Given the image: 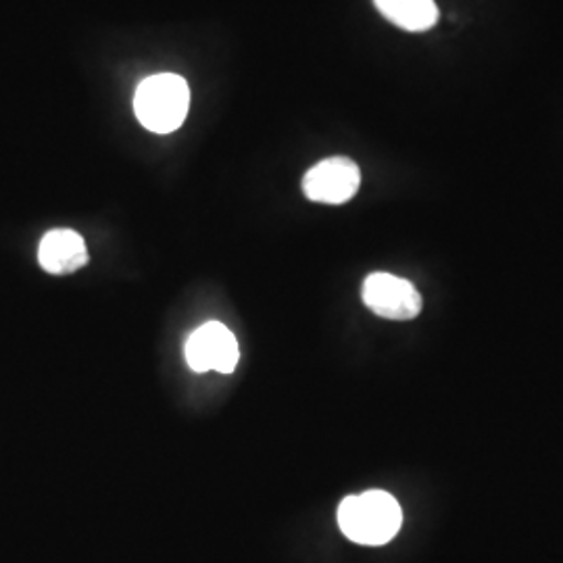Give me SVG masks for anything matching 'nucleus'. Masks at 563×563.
Wrapping results in <instances>:
<instances>
[{
    "instance_id": "f257e3e1",
    "label": "nucleus",
    "mask_w": 563,
    "mask_h": 563,
    "mask_svg": "<svg viewBox=\"0 0 563 563\" xmlns=\"http://www.w3.org/2000/svg\"><path fill=\"white\" fill-rule=\"evenodd\" d=\"M401 523V505L384 490L346 497L339 507L342 534L353 543L367 547L390 543L399 534Z\"/></svg>"
},
{
    "instance_id": "f03ea898",
    "label": "nucleus",
    "mask_w": 563,
    "mask_h": 563,
    "mask_svg": "<svg viewBox=\"0 0 563 563\" xmlns=\"http://www.w3.org/2000/svg\"><path fill=\"white\" fill-rule=\"evenodd\" d=\"M190 107V88L176 74H157L142 80L134 97V111L142 125L155 134L180 128Z\"/></svg>"
},
{
    "instance_id": "7ed1b4c3",
    "label": "nucleus",
    "mask_w": 563,
    "mask_h": 563,
    "mask_svg": "<svg viewBox=\"0 0 563 563\" xmlns=\"http://www.w3.org/2000/svg\"><path fill=\"white\" fill-rule=\"evenodd\" d=\"M362 297L369 311L393 322L413 320L422 311L418 288L411 282L386 272H376L365 278Z\"/></svg>"
},
{
    "instance_id": "20e7f679",
    "label": "nucleus",
    "mask_w": 563,
    "mask_h": 563,
    "mask_svg": "<svg viewBox=\"0 0 563 563\" xmlns=\"http://www.w3.org/2000/svg\"><path fill=\"white\" fill-rule=\"evenodd\" d=\"M241 360L239 341L230 328L220 322H209L190 334L186 342V362L197 372L232 374Z\"/></svg>"
},
{
    "instance_id": "39448f33",
    "label": "nucleus",
    "mask_w": 563,
    "mask_h": 563,
    "mask_svg": "<svg viewBox=\"0 0 563 563\" xmlns=\"http://www.w3.org/2000/svg\"><path fill=\"white\" fill-rule=\"evenodd\" d=\"M362 186V172L349 157H330L313 165L302 178V192L309 201L342 205L351 201Z\"/></svg>"
},
{
    "instance_id": "423d86ee",
    "label": "nucleus",
    "mask_w": 563,
    "mask_h": 563,
    "mask_svg": "<svg viewBox=\"0 0 563 563\" xmlns=\"http://www.w3.org/2000/svg\"><path fill=\"white\" fill-rule=\"evenodd\" d=\"M38 262L53 276H67L88 263L86 242L74 230H51L41 242Z\"/></svg>"
},
{
    "instance_id": "0eeeda50",
    "label": "nucleus",
    "mask_w": 563,
    "mask_h": 563,
    "mask_svg": "<svg viewBox=\"0 0 563 563\" xmlns=\"http://www.w3.org/2000/svg\"><path fill=\"white\" fill-rule=\"evenodd\" d=\"M384 20L405 32H426L437 25L439 7L434 0H374Z\"/></svg>"
}]
</instances>
